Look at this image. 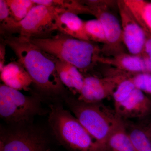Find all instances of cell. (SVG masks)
Returning a JSON list of instances; mask_svg holds the SVG:
<instances>
[{
	"instance_id": "d6986e66",
	"label": "cell",
	"mask_w": 151,
	"mask_h": 151,
	"mask_svg": "<svg viewBox=\"0 0 151 151\" xmlns=\"http://www.w3.org/2000/svg\"><path fill=\"white\" fill-rule=\"evenodd\" d=\"M127 134L135 151H151V142L140 125L125 123Z\"/></svg>"
},
{
	"instance_id": "e0dca14e",
	"label": "cell",
	"mask_w": 151,
	"mask_h": 151,
	"mask_svg": "<svg viewBox=\"0 0 151 151\" xmlns=\"http://www.w3.org/2000/svg\"><path fill=\"white\" fill-rule=\"evenodd\" d=\"M108 147V150L111 151H135L127 134L124 121L110 136Z\"/></svg>"
},
{
	"instance_id": "6da1fadb",
	"label": "cell",
	"mask_w": 151,
	"mask_h": 151,
	"mask_svg": "<svg viewBox=\"0 0 151 151\" xmlns=\"http://www.w3.org/2000/svg\"><path fill=\"white\" fill-rule=\"evenodd\" d=\"M3 42L14 52L18 62L25 68L36 87L48 97L66 95L64 86L56 69V59L32 43L29 39L12 35L4 36Z\"/></svg>"
},
{
	"instance_id": "484cf974",
	"label": "cell",
	"mask_w": 151,
	"mask_h": 151,
	"mask_svg": "<svg viewBox=\"0 0 151 151\" xmlns=\"http://www.w3.org/2000/svg\"><path fill=\"white\" fill-rule=\"evenodd\" d=\"M6 45L4 42H2L0 46V71L2 70L4 67L5 61Z\"/></svg>"
},
{
	"instance_id": "52a82bcc",
	"label": "cell",
	"mask_w": 151,
	"mask_h": 151,
	"mask_svg": "<svg viewBox=\"0 0 151 151\" xmlns=\"http://www.w3.org/2000/svg\"><path fill=\"white\" fill-rule=\"evenodd\" d=\"M63 12L65 11L36 4L24 19L19 22V35L28 39L49 36V34L55 31L57 16Z\"/></svg>"
},
{
	"instance_id": "ba28073f",
	"label": "cell",
	"mask_w": 151,
	"mask_h": 151,
	"mask_svg": "<svg viewBox=\"0 0 151 151\" xmlns=\"http://www.w3.org/2000/svg\"><path fill=\"white\" fill-rule=\"evenodd\" d=\"M122 39L129 54L142 56L146 40V32L136 20L124 0L117 1Z\"/></svg>"
},
{
	"instance_id": "5bb4252c",
	"label": "cell",
	"mask_w": 151,
	"mask_h": 151,
	"mask_svg": "<svg viewBox=\"0 0 151 151\" xmlns=\"http://www.w3.org/2000/svg\"><path fill=\"white\" fill-rule=\"evenodd\" d=\"M97 62L113 65L122 71L132 73H144L145 64L142 56L121 53L112 58L99 56Z\"/></svg>"
},
{
	"instance_id": "5b68a950",
	"label": "cell",
	"mask_w": 151,
	"mask_h": 151,
	"mask_svg": "<svg viewBox=\"0 0 151 151\" xmlns=\"http://www.w3.org/2000/svg\"><path fill=\"white\" fill-rule=\"evenodd\" d=\"M41 97L27 96L6 86H0V116L9 125L30 124L35 116L45 113Z\"/></svg>"
},
{
	"instance_id": "3957f363",
	"label": "cell",
	"mask_w": 151,
	"mask_h": 151,
	"mask_svg": "<svg viewBox=\"0 0 151 151\" xmlns=\"http://www.w3.org/2000/svg\"><path fill=\"white\" fill-rule=\"evenodd\" d=\"M74 116L97 142L108 151V142L124 120L100 103H85L70 96L64 97Z\"/></svg>"
},
{
	"instance_id": "9c48e42d",
	"label": "cell",
	"mask_w": 151,
	"mask_h": 151,
	"mask_svg": "<svg viewBox=\"0 0 151 151\" xmlns=\"http://www.w3.org/2000/svg\"><path fill=\"white\" fill-rule=\"evenodd\" d=\"M127 77L124 75L103 78L91 76L84 77L77 99L85 103H100L105 98L113 96L120 82Z\"/></svg>"
},
{
	"instance_id": "d4e9b609",
	"label": "cell",
	"mask_w": 151,
	"mask_h": 151,
	"mask_svg": "<svg viewBox=\"0 0 151 151\" xmlns=\"http://www.w3.org/2000/svg\"><path fill=\"white\" fill-rule=\"evenodd\" d=\"M146 32V40L144 45L143 57L151 59V34Z\"/></svg>"
},
{
	"instance_id": "2e32d148",
	"label": "cell",
	"mask_w": 151,
	"mask_h": 151,
	"mask_svg": "<svg viewBox=\"0 0 151 151\" xmlns=\"http://www.w3.org/2000/svg\"><path fill=\"white\" fill-rule=\"evenodd\" d=\"M124 1L143 29L151 34V1L145 0H124Z\"/></svg>"
},
{
	"instance_id": "44dd1931",
	"label": "cell",
	"mask_w": 151,
	"mask_h": 151,
	"mask_svg": "<svg viewBox=\"0 0 151 151\" xmlns=\"http://www.w3.org/2000/svg\"><path fill=\"white\" fill-rule=\"evenodd\" d=\"M12 15L17 22L22 20L35 5L32 0H6Z\"/></svg>"
},
{
	"instance_id": "4fadbf2b",
	"label": "cell",
	"mask_w": 151,
	"mask_h": 151,
	"mask_svg": "<svg viewBox=\"0 0 151 151\" xmlns=\"http://www.w3.org/2000/svg\"><path fill=\"white\" fill-rule=\"evenodd\" d=\"M1 78L4 84L16 90H27L32 83L24 68L18 62H12L5 65L1 71Z\"/></svg>"
},
{
	"instance_id": "30bf717a",
	"label": "cell",
	"mask_w": 151,
	"mask_h": 151,
	"mask_svg": "<svg viewBox=\"0 0 151 151\" xmlns=\"http://www.w3.org/2000/svg\"><path fill=\"white\" fill-rule=\"evenodd\" d=\"M103 2L94 1L86 6L91 11V14L99 20L103 25L106 37L105 45L106 49L119 52L121 44L123 43L121 22L115 15L107 10L106 5L103 4ZM119 53L120 54L119 52Z\"/></svg>"
},
{
	"instance_id": "83f0119b",
	"label": "cell",
	"mask_w": 151,
	"mask_h": 151,
	"mask_svg": "<svg viewBox=\"0 0 151 151\" xmlns=\"http://www.w3.org/2000/svg\"><path fill=\"white\" fill-rule=\"evenodd\" d=\"M143 57L145 64V71L144 73H151V59L145 57Z\"/></svg>"
},
{
	"instance_id": "9a60e30c",
	"label": "cell",
	"mask_w": 151,
	"mask_h": 151,
	"mask_svg": "<svg viewBox=\"0 0 151 151\" xmlns=\"http://www.w3.org/2000/svg\"><path fill=\"white\" fill-rule=\"evenodd\" d=\"M56 69L60 79L64 86L73 94H80L84 77L74 65L56 59Z\"/></svg>"
},
{
	"instance_id": "7c38bea8",
	"label": "cell",
	"mask_w": 151,
	"mask_h": 151,
	"mask_svg": "<svg viewBox=\"0 0 151 151\" xmlns=\"http://www.w3.org/2000/svg\"><path fill=\"white\" fill-rule=\"evenodd\" d=\"M55 30L65 35L90 41L85 32L84 22L77 14L72 12H63L58 14L55 19Z\"/></svg>"
},
{
	"instance_id": "7402d4cb",
	"label": "cell",
	"mask_w": 151,
	"mask_h": 151,
	"mask_svg": "<svg viewBox=\"0 0 151 151\" xmlns=\"http://www.w3.org/2000/svg\"><path fill=\"white\" fill-rule=\"evenodd\" d=\"M84 28L86 35L90 41L105 44L106 37L102 23L98 19L84 22Z\"/></svg>"
},
{
	"instance_id": "ac0fdd59",
	"label": "cell",
	"mask_w": 151,
	"mask_h": 151,
	"mask_svg": "<svg viewBox=\"0 0 151 151\" xmlns=\"http://www.w3.org/2000/svg\"><path fill=\"white\" fill-rule=\"evenodd\" d=\"M36 4L53 7L59 9L78 14H91L89 8L81 2L76 1H56V0H32Z\"/></svg>"
},
{
	"instance_id": "8fae6325",
	"label": "cell",
	"mask_w": 151,
	"mask_h": 151,
	"mask_svg": "<svg viewBox=\"0 0 151 151\" xmlns=\"http://www.w3.org/2000/svg\"><path fill=\"white\" fill-rule=\"evenodd\" d=\"M115 111L121 119H146L151 112V97L135 88L122 102L114 106Z\"/></svg>"
},
{
	"instance_id": "603a6c76",
	"label": "cell",
	"mask_w": 151,
	"mask_h": 151,
	"mask_svg": "<svg viewBox=\"0 0 151 151\" xmlns=\"http://www.w3.org/2000/svg\"><path fill=\"white\" fill-rule=\"evenodd\" d=\"M136 88L129 77H127L120 82L113 93L114 106L119 104L128 97Z\"/></svg>"
},
{
	"instance_id": "f1b7e54d",
	"label": "cell",
	"mask_w": 151,
	"mask_h": 151,
	"mask_svg": "<svg viewBox=\"0 0 151 151\" xmlns=\"http://www.w3.org/2000/svg\"><path fill=\"white\" fill-rule=\"evenodd\" d=\"M146 119H147V120L149 122H150V123L151 124V112L150 114V115H149L148 117L147 118H146Z\"/></svg>"
},
{
	"instance_id": "8992f818",
	"label": "cell",
	"mask_w": 151,
	"mask_h": 151,
	"mask_svg": "<svg viewBox=\"0 0 151 151\" xmlns=\"http://www.w3.org/2000/svg\"><path fill=\"white\" fill-rule=\"evenodd\" d=\"M0 151H50L48 139L30 124L1 127Z\"/></svg>"
},
{
	"instance_id": "277c9868",
	"label": "cell",
	"mask_w": 151,
	"mask_h": 151,
	"mask_svg": "<svg viewBox=\"0 0 151 151\" xmlns=\"http://www.w3.org/2000/svg\"><path fill=\"white\" fill-rule=\"evenodd\" d=\"M48 123L58 142L69 151H108L100 145L70 112L50 105Z\"/></svg>"
},
{
	"instance_id": "cb8c5ba5",
	"label": "cell",
	"mask_w": 151,
	"mask_h": 151,
	"mask_svg": "<svg viewBox=\"0 0 151 151\" xmlns=\"http://www.w3.org/2000/svg\"><path fill=\"white\" fill-rule=\"evenodd\" d=\"M129 77L135 87L145 94L151 95V73H141Z\"/></svg>"
},
{
	"instance_id": "4316f807",
	"label": "cell",
	"mask_w": 151,
	"mask_h": 151,
	"mask_svg": "<svg viewBox=\"0 0 151 151\" xmlns=\"http://www.w3.org/2000/svg\"><path fill=\"white\" fill-rule=\"evenodd\" d=\"M145 120H146L145 121L140 125L145 132L151 142V124L147 119Z\"/></svg>"
},
{
	"instance_id": "ffe728a7",
	"label": "cell",
	"mask_w": 151,
	"mask_h": 151,
	"mask_svg": "<svg viewBox=\"0 0 151 151\" xmlns=\"http://www.w3.org/2000/svg\"><path fill=\"white\" fill-rule=\"evenodd\" d=\"M0 22L1 33L4 36L19 33V22L14 19L5 0H0Z\"/></svg>"
},
{
	"instance_id": "7a4b0ae2",
	"label": "cell",
	"mask_w": 151,
	"mask_h": 151,
	"mask_svg": "<svg viewBox=\"0 0 151 151\" xmlns=\"http://www.w3.org/2000/svg\"><path fill=\"white\" fill-rule=\"evenodd\" d=\"M29 39L47 54L74 65L81 71L89 70L99 57L100 49L91 42L60 32L47 37Z\"/></svg>"
}]
</instances>
